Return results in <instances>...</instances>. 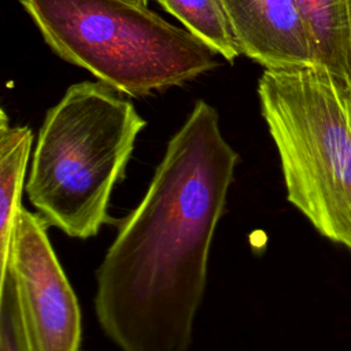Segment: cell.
Here are the masks:
<instances>
[{
    "mask_svg": "<svg viewBox=\"0 0 351 351\" xmlns=\"http://www.w3.org/2000/svg\"><path fill=\"white\" fill-rule=\"evenodd\" d=\"M237 162L197 100L96 270V318L121 351H189Z\"/></svg>",
    "mask_w": 351,
    "mask_h": 351,
    "instance_id": "1",
    "label": "cell"
},
{
    "mask_svg": "<svg viewBox=\"0 0 351 351\" xmlns=\"http://www.w3.org/2000/svg\"><path fill=\"white\" fill-rule=\"evenodd\" d=\"M147 122L103 82L71 85L48 110L26 180L29 202L49 225L86 240L110 222L112 189L123 178Z\"/></svg>",
    "mask_w": 351,
    "mask_h": 351,
    "instance_id": "2",
    "label": "cell"
},
{
    "mask_svg": "<svg viewBox=\"0 0 351 351\" xmlns=\"http://www.w3.org/2000/svg\"><path fill=\"white\" fill-rule=\"evenodd\" d=\"M258 96L288 202L351 250V89L315 64L265 69Z\"/></svg>",
    "mask_w": 351,
    "mask_h": 351,
    "instance_id": "3",
    "label": "cell"
},
{
    "mask_svg": "<svg viewBox=\"0 0 351 351\" xmlns=\"http://www.w3.org/2000/svg\"><path fill=\"white\" fill-rule=\"evenodd\" d=\"M48 47L128 96L180 86L215 69V52L129 0H19Z\"/></svg>",
    "mask_w": 351,
    "mask_h": 351,
    "instance_id": "4",
    "label": "cell"
},
{
    "mask_svg": "<svg viewBox=\"0 0 351 351\" xmlns=\"http://www.w3.org/2000/svg\"><path fill=\"white\" fill-rule=\"evenodd\" d=\"M48 225L41 214L21 207L5 271L14 278L26 351H80L81 310L48 239Z\"/></svg>",
    "mask_w": 351,
    "mask_h": 351,
    "instance_id": "5",
    "label": "cell"
},
{
    "mask_svg": "<svg viewBox=\"0 0 351 351\" xmlns=\"http://www.w3.org/2000/svg\"><path fill=\"white\" fill-rule=\"evenodd\" d=\"M241 55L269 70L315 66L295 0H221Z\"/></svg>",
    "mask_w": 351,
    "mask_h": 351,
    "instance_id": "6",
    "label": "cell"
},
{
    "mask_svg": "<svg viewBox=\"0 0 351 351\" xmlns=\"http://www.w3.org/2000/svg\"><path fill=\"white\" fill-rule=\"evenodd\" d=\"M317 64L351 89V27L347 0H295Z\"/></svg>",
    "mask_w": 351,
    "mask_h": 351,
    "instance_id": "7",
    "label": "cell"
},
{
    "mask_svg": "<svg viewBox=\"0 0 351 351\" xmlns=\"http://www.w3.org/2000/svg\"><path fill=\"white\" fill-rule=\"evenodd\" d=\"M29 126H12L4 110L0 117V277L5 273L16 215L22 207L25 174L32 152Z\"/></svg>",
    "mask_w": 351,
    "mask_h": 351,
    "instance_id": "8",
    "label": "cell"
},
{
    "mask_svg": "<svg viewBox=\"0 0 351 351\" xmlns=\"http://www.w3.org/2000/svg\"><path fill=\"white\" fill-rule=\"evenodd\" d=\"M226 62L241 55L221 0H155Z\"/></svg>",
    "mask_w": 351,
    "mask_h": 351,
    "instance_id": "9",
    "label": "cell"
},
{
    "mask_svg": "<svg viewBox=\"0 0 351 351\" xmlns=\"http://www.w3.org/2000/svg\"><path fill=\"white\" fill-rule=\"evenodd\" d=\"M0 351H26L18 315L15 284L10 270L0 277Z\"/></svg>",
    "mask_w": 351,
    "mask_h": 351,
    "instance_id": "10",
    "label": "cell"
},
{
    "mask_svg": "<svg viewBox=\"0 0 351 351\" xmlns=\"http://www.w3.org/2000/svg\"><path fill=\"white\" fill-rule=\"evenodd\" d=\"M347 10H348V19H350V27H351V0H347Z\"/></svg>",
    "mask_w": 351,
    "mask_h": 351,
    "instance_id": "11",
    "label": "cell"
},
{
    "mask_svg": "<svg viewBox=\"0 0 351 351\" xmlns=\"http://www.w3.org/2000/svg\"><path fill=\"white\" fill-rule=\"evenodd\" d=\"M129 1L138 3V4H143V5H147V4H148V0H129Z\"/></svg>",
    "mask_w": 351,
    "mask_h": 351,
    "instance_id": "12",
    "label": "cell"
}]
</instances>
